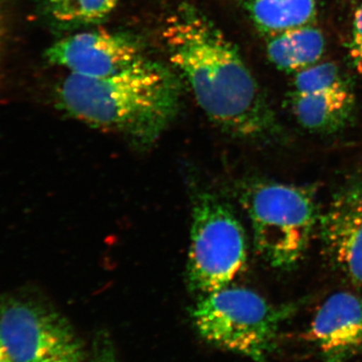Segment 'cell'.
<instances>
[{"mask_svg": "<svg viewBox=\"0 0 362 362\" xmlns=\"http://www.w3.org/2000/svg\"><path fill=\"white\" fill-rule=\"evenodd\" d=\"M162 39L197 103L226 134L252 142H276L282 128L263 90L235 45L192 4L166 21Z\"/></svg>", "mask_w": 362, "mask_h": 362, "instance_id": "cell-1", "label": "cell"}, {"mask_svg": "<svg viewBox=\"0 0 362 362\" xmlns=\"http://www.w3.org/2000/svg\"><path fill=\"white\" fill-rule=\"evenodd\" d=\"M180 93V81L168 66L145 59L110 77L70 74L59 86L58 104L90 127L149 146L175 118Z\"/></svg>", "mask_w": 362, "mask_h": 362, "instance_id": "cell-2", "label": "cell"}, {"mask_svg": "<svg viewBox=\"0 0 362 362\" xmlns=\"http://www.w3.org/2000/svg\"><path fill=\"white\" fill-rule=\"evenodd\" d=\"M239 194L259 257L276 270L296 268L318 226L315 188L252 180L240 185Z\"/></svg>", "mask_w": 362, "mask_h": 362, "instance_id": "cell-3", "label": "cell"}, {"mask_svg": "<svg viewBox=\"0 0 362 362\" xmlns=\"http://www.w3.org/2000/svg\"><path fill=\"white\" fill-rule=\"evenodd\" d=\"M294 312V305H274L251 289L230 285L197 298L190 317L209 344L267 362L277 349L283 323Z\"/></svg>", "mask_w": 362, "mask_h": 362, "instance_id": "cell-4", "label": "cell"}, {"mask_svg": "<svg viewBox=\"0 0 362 362\" xmlns=\"http://www.w3.org/2000/svg\"><path fill=\"white\" fill-rule=\"evenodd\" d=\"M246 233L232 209L209 192L195 195L187 279L190 291L204 296L232 282L247 265Z\"/></svg>", "mask_w": 362, "mask_h": 362, "instance_id": "cell-5", "label": "cell"}, {"mask_svg": "<svg viewBox=\"0 0 362 362\" xmlns=\"http://www.w3.org/2000/svg\"><path fill=\"white\" fill-rule=\"evenodd\" d=\"M0 338L14 362H83L88 356L63 314L23 295L0 300Z\"/></svg>", "mask_w": 362, "mask_h": 362, "instance_id": "cell-6", "label": "cell"}, {"mask_svg": "<svg viewBox=\"0 0 362 362\" xmlns=\"http://www.w3.org/2000/svg\"><path fill=\"white\" fill-rule=\"evenodd\" d=\"M290 105L293 115L304 129L332 134L354 120L356 94L341 69L325 62L296 73Z\"/></svg>", "mask_w": 362, "mask_h": 362, "instance_id": "cell-7", "label": "cell"}, {"mask_svg": "<svg viewBox=\"0 0 362 362\" xmlns=\"http://www.w3.org/2000/svg\"><path fill=\"white\" fill-rule=\"evenodd\" d=\"M49 64L73 75L106 78L145 59L141 47L122 33L95 30L71 35L54 42L45 54Z\"/></svg>", "mask_w": 362, "mask_h": 362, "instance_id": "cell-8", "label": "cell"}, {"mask_svg": "<svg viewBox=\"0 0 362 362\" xmlns=\"http://www.w3.org/2000/svg\"><path fill=\"white\" fill-rule=\"evenodd\" d=\"M317 228L331 265L352 284L362 286L361 178H352L335 192Z\"/></svg>", "mask_w": 362, "mask_h": 362, "instance_id": "cell-9", "label": "cell"}, {"mask_svg": "<svg viewBox=\"0 0 362 362\" xmlns=\"http://www.w3.org/2000/svg\"><path fill=\"white\" fill-rule=\"evenodd\" d=\"M303 339L322 362H349L362 354V297L337 292L317 309Z\"/></svg>", "mask_w": 362, "mask_h": 362, "instance_id": "cell-10", "label": "cell"}, {"mask_svg": "<svg viewBox=\"0 0 362 362\" xmlns=\"http://www.w3.org/2000/svg\"><path fill=\"white\" fill-rule=\"evenodd\" d=\"M325 52L322 32L313 25L297 26L268 35L267 54L285 71H299L319 63Z\"/></svg>", "mask_w": 362, "mask_h": 362, "instance_id": "cell-11", "label": "cell"}, {"mask_svg": "<svg viewBox=\"0 0 362 362\" xmlns=\"http://www.w3.org/2000/svg\"><path fill=\"white\" fill-rule=\"evenodd\" d=\"M245 8L259 32L268 35L311 25L318 0H244Z\"/></svg>", "mask_w": 362, "mask_h": 362, "instance_id": "cell-12", "label": "cell"}, {"mask_svg": "<svg viewBox=\"0 0 362 362\" xmlns=\"http://www.w3.org/2000/svg\"><path fill=\"white\" fill-rule=\"evenodd\" d=\"M118 0H45L49 18L65 26L93 25L104 21Z\"/></svg>", "mask_w": 362, "mask_h": 362, "instance_id": "cell-13", "label": "cell"}, {"mask_svg": "<svg viewBox=\"0 0 362 362\" xmlns=\"http://www.w3.org/2000/svg\"><path fill=\"white\" fill-rule=\"evenodd\" d=\"M349 47L352 63L362 77V4L354 14Z\"/></svg>", "mask_w": 362, "mask_h": 362, "instance_id": "cell-14", "label": "cell"}, {"mask_svg": "<svg viewBox=\"0 0 362 362\" xmlns=\"http://www.w3.org/2000/svg\"><path fill=\"white\" fill-rule=\"evenodd\" d=\"M83 362H117L113 349L108 345L95 346L93 354Z\"/></svg>", "mask_w": 362, "mask_h": 362, "instance_id": "cell-15", "label": "cell"}, {"mask_svg": "<svg viewBox=\"0 0 362 362\" xmlns=\"http://www.w3.org/2000/svg\"><path fill=\"white\" fill-rule=\"evenodd\" d=\"M6 14H4V7L2 4V0H0V54L4 49V42H6Z\"/></svg>", "mask_w": 362, "mask_h": 362, "instance_id": "cell-16", "label": "cell"}, {"mask_svg": "<svg viewBox=\"0 0 362 362\" xmlns=\"http://www.w3.org/2000/svg\"><path fill=\"white\" fill-rule=\"evenodd\" d=\"M0 362H14L9 352L7 351L6 345L2 342L1 338H0Z\"/></svg>", "mask_w": 362, "mask_h": 362, "instance_id": "cell-17", "label": "cell"}]
</instances>
